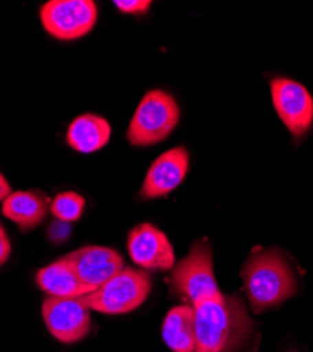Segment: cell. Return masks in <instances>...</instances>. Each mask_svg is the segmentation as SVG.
Here are the masks:
<instances>
[{
	"instance_id": "obj_1",
	"label": "cell",
	"mask_w": 313,
	"mask_h": 352,
	"mask_svg": "<svg viewBox=\"0 0 313 352\" xmlns=\"http://www.w3.org/2000/svg\"><path fill=\"white\" fill-rule=\"evenodd\" d=\"M195 310V352H229L251 331L252 322L239 296H220L197 302Z\"/></svg>"
},
{
	"instance_id": "obj_2",
	"label": "cell",
	"mask_w": 313,
	"mask_h": 352,
	"mask_svg": "<svg viewBox=\"0 0 313 352\" xmlns=\"http://www.w3.org/2000/svg\"><path fill=\"white\" fill-rule=\"evenodd\" d=\"M241 278L254 313L279 306L298 290L290 262L275 250L255 248L244 263Z\"/></svg>"
},
{
	"instance_id": "obj_3",
	"label": "cell",
	"mask_w": 313,
	"mask_h": 352,
	"mask_svg": "<svg viewBox=\"0 0 313 352\" xmlns=\"http://www.w3.org/2000/svg\"><path fill=\"white\" fill-rule=\"evenodd\" d=\"M180 106L169 94L155 89L144 95L127 130L131 145L149 146L164 141L180 122Z\"/></svg>"
},
{
	"instance_id": "obj_4",
	"label": "cell",
	"mask_w": 313,
	"mask_h": 352,
	"mask_svg": "<svg viewBox=\"0 0 313 352\" xmlns=\"http://www.w3.org/2000/svg\"><path fill=\"white\" fill-rule=\"evenodd\" d=\"M146 271L123 268L96 290L85 296L91 310L105 314H125L143 305L151 292Z\"/></svg>"
},
{
	"instance_id": "obj_5",
	"label": "cell",
	"mask_w": 313,
	"mask_h": 352,
	"mask_svg": "<svg viewBox=\"0 0 313 352\" xmlns=\"http://www.w3.org/2000/svg\"><path fill=\"white\" fill-rule=\"evenodd\" d=\"M171 282L192 305L222 295L213 272L212 248L206 240L193 243L189 254L174 267Z\"/></svg>"
},
{
	"instance_id": "obj_6",
	"label": "cell",
	"mask_w": 313,
	"mask_h": 352,
	"mask_svg": "<svg viewBox=\"0 0 313 352\" xmlns=\"http://www.w3.org/2000/svg\"><path fill=\"white\" fill-rule=\"evenodd\" d=\"M44 30L56 40L72 41L92 32L98 6L92 0H50L40 9Z\"/></svg>"
},
{
	"instance_id": "obj_7",
	"label": "cell",
	"mask_w": 313,
	"mask_h": 352,
	"mask_svg": "<svg viewBox=\"0 0 313 352\" xmlns=\"http://www.w3.org/2000/svg\"><path fill=\"white\" fill-rule=\"evenodd\" d=\"M41 311L48 331L60 342H78L91 331V307L85 296H48L43 302Z\"/></svg>"
},
{
	"instance_id": "obj_8",
	"label": "cell",
	"mask_w": 313,
	"mask_h": 352,
	"mask_svg": "<svg viewBox=\"0 0 313 352\" xmlns=\"http://www.w3.org/2000/svg\"><path fill=\"white\" fill-rule=\"evenodd\" d=\"M274 107L281 122L296 140L306 135L313 124V98L306 87L288 78L271 80Z\"/></svg>"
},
{
	"instance_id": "obj_9",
	"label": "cell",
	"mask_w": 313,
	"mask_h": 352,
	"mask_svg": "<svg viewBox=\"0 0 313 352\" xmlns=\"http://www.w3.org/2000/svg\"><path fill=\"white\" fill-rule=\"evenodd\" d=\"M127 248L133 262L144 270L169 271L175 267L173 244L160 228L150 223L140 224L130 231Z\"/></svg>"
},
{
	"instance_id": "obj_10",
	"label": "cell",
	"mask_w": 313,
	"mask_h": 352,
	"mask_svg": "<svg viewBox=\"0 0 313 352\" xmlns=\"http://www.w3.org/2000/svg\"><path fill=\"white\" fill-rule=\"evenodd\" d=\"M80 282L91 292L100 287L125 268L122 255L106 247L89 245L65 255Z\"/></svg>"
},
{
	"instance_id": "obj_11",
	"label": "cell",
	"mask_w": 313,
	"mask_h": 352,
	"mask_svg": "<svg viewBox=\"0 0 313 352\" xmlns=\"http://www.w3.org/2000/svg\"><path fill=\"white\" fill-rule=\"evenodd\" d=\"M189 168V154L184 146H175L160 155L150 166L141 188V196L155 199L178 188Z\"/></svg>"
},
{
	"instance_id": "obj_12",
	"label": "cell",
	"mask_w": 313,
	"mask_h": 352,
	"mask_svg": "<svg viewBox=\"0 0 313 352\" xmlns=\"http://www.w3.org/2000/svg\"><path fill=\"white\" fill-rule=\"evenodd\" d=\"M36 280L43 292L54 298H78L91 293V290L80 282L65 256L41 268L37 272Z\"/></svg>"
},
{
	"instance_id": "obj_13",
	"label": "cell",
	"mask_w": 313,
	"mask_h": 352,
	"mask_svg": "<svg viewBox=\"0 0 313 352\" xmlns=\"http://www.w3.org/2000/svg\"><path fill=\"white\" fill-rule=\"evenodd\" d=\"M111 127L109 122L96 114H80L69 124L67 142L72 150L82 154H92L109 142Z\"/></svg>"
},
{
	"instance_id": "obj_14",
	"label": "cell",
	"mask_w": 313,
	"mask_h": 352,
	"mask_svg": "<svg viewBox=\"0 0 313 352\" xmlns=\"http://www.w3.org/2000/svg\"><path fill=\"white\" fill-rule=\"evenodd\" d=\"M48 210L50 200L45 195L32 190L12 192L2 208V213L24 231L39 227L47 217Z\"/></svg>"
},
{
	"instance_id": "obj_15",
	"label": "cell",
	"mask_w": 313,
	"mask_h": 352,
	"mask_svg": "<svg viewBox=\"0 0 313 352\" xmlns=\"http://www.w3.org/2000/svg\"><path fill=\"white\" fill-rule=\"evenodd\" d=\"M162 338L174 352H195L196 330L193 306H177L165 316Z\"/></svg>"
},
{
	"instance_id": "obj_16",
	"label": "cell",
	"mask_w": 313,
	"mask_h": 352,
	"mask_svg": "<svg viewBox=\"0 0 313 352\" xmlns=\"http://www.w3.org/2000/svg\"><path fill=\"white\" fill-rule=\"evenodd\" d=\"M85 204L87 201L79 193L64 192L55 196L50 204V210L55 219H58V221L71 223L80 219Z\"/></svg>"
},
{
	"instance_id": "obj_17",
	"label": "cell",
	"mask_w": 313,
	"mask_h": 352,
	"mask_svg": "<svg viewBox=\"0 0 313 352\" xmlns=\"http://www.w3.org/2000/svg\"><path fill=\"white\" fill-rule=\"evenodd\" d=\"M113 5L127 14H143L150 9L151 2L150 0H147V2L146 0H116Z\"/></svg>"
},
{
	"instance_id": "obj_18",
	"label": "cell",
	"mask_w": 313,
	"mask_h": 352,
	"mask_svg": "<svg viewBox=\"0 0 313 352\" xmlns=\"http://www.w3.org/2000/svg\"><path fill=\"white\" fill-rule=\"evenodd\" d=\"M10 254H12V244L5 227L2 226V223H0V267H2L3 263L9 259Z\"/></svg>"
},
{
	"instance_id": "obj_19",
	"label": "cell",
	"mask_w": 313,
	"mask_h": 352,
	"mask_svg": "<svg viewBox=\"0 0 313 352\" xmlns=\"http://www.w3.org/2000/svg\"><path fill=\"white\" fill-rule=\"evenodd\" d=\"M12 195L10 184L6 181L5 176L0 173V201H5Z\"/></svg>"
}]
</instances>
